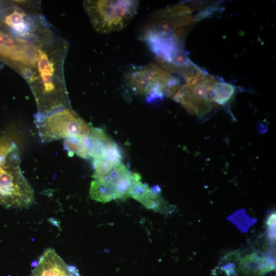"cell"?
Here are the masks:
<instances>
[{
    "mask_svg": "<svg viewBox=\"0 0 276 276\" xmlns=\"http://www.w3.org/2000/svg\"><path fill=\"white\" fill-rule=\"evenodd\" d=\"M235 88L229 84L217 81L213 89V99L217 105H224L233 97Z\"/></svg>",
    "mask_w": 276,
    "mask_h": 276,
    "instance_id": "12",
    "label": "cell"
},
{
    "mask_svg": "<svg viewBox=\"0 0 276 276\" xmlns=\"http://www.w3.org/2000/svg\"><path fill=\"white\" fill-rule=\"evenodd\" d=\"M141 178L139 174L133 173L129 197L138 201L147 209L156 212H165L167 204L160 196L159 191L142 182Z\"/></svg>",
    "mask_w": 276,
    "mask_h": 276,
    "instance_id": "8",
    "label": "cell"
},
{
    "mask_svg": "<svg viewBox=\"0 0 276 276\" xmlns=\"http://www.w3.org/2000/svg\"><path fill=\"white\" fill-rule=\"evenodd\" d=\"M16 149L17 148L15 143L9 139L5 137H0V163Z\"/></svg>",
    "mask_w": 276,
    "mask_h": 276,
    "instance_id": "15",
    "label": "cell"
},
{
    "mask_svg": "<svg viewBox=\"0 0 276 276\" xmlns=\"http://www.w3.org/2000/svg\"><path fill=\"white\" fill-rule=\"evenodd\" d=\"M35 123L42 142L75 136H88L90 127L71 107L58 110L47 116L35 117Z\"/></svg>",
    "mask_w": 276,
    "mask_h": 276,
    "instance_id": "5",
    "label": "cell"
},
{
    "mask_svg": "<svg viewBox=\"0 0 276 276\" xmlns=\"http://www.w3.org/2000/svg\"><path fill=\"white\" fill-rule=\"evenodd\" d=\"M88 137L89 141V156L94 159L106 160V147L113 141L102 129L93 127H90Z\"/></svg>",
    "mask_w": 276,
    "mask_h": 276,
    "instance_id": "9",
    "label": "cell"
},
{
    "mask_svg": "<svg viewBox=\"0 0 276 276\" xmlns=\"http://www.w3.org/2000/svg\"><path fill=\"white\" fill-rule=\"evenodd\" d=\"M18 150L10 153L0 163V204L27 208L34 200V193L22 174Z\"/></svg>",
    "mask_w": 276,
    "mask_h": 276,
    "instance_id": "2",
    "label": "cell"
},
{
    "mask_svg": "<svg viewBox=\"0 0 276 276\" xmlns=\"http://www.w3.org/2000/svg\"><path fill=\"white\" fill-rule=\"evenodd\" d=\"M89 196L91 199L103 203L117 199L114 189L111 184L95 179L90 183Z\"/></svg>",
    "mask_w": 276,
    "mask_h": 276,
    "instance_id": "10",
    "label": "cell"
},
{
    "mask_svg": "<svg viewBox=\"0 0 276 276\" xmlns=\"http://www.w3.org/2000/svg\"><path fill=\"white\" fill-rule=\"evenodd\" d=\"M95 172L94 176H102L107 175L113 167L107 160L96 159L93 162Z\"/></svg>",
    "mask_w": 276,
    "mask_h": 276,
    "instance_id": "14",
    "label": "cell"
},
{
    "mask_svg": "<svg viewBox=\"0 0 276 276\" xmlns=\"http://www.w3.org/2000/svg\"><path fill=\"white\" fill-rule=\"evenodd\" d=\"M137 1H85L84 7L98 32L105 34L124 28L136 13Z\"/></svg>",
    "mask_w": 276,
    "mask_h": 276,
    "instance_id": "3",
    "label": "cell"
},
{
    "mask_svg": "<svg viewBox=\"0 0 276 276\" xmlns=\"http://www.w3.org/2000/svg\"><path fill=\"white\" fill-rule=\"evenodd\" d=\"M191 13L185 6H175L156 12L145 27L143 40L148 45L162 42L183 44L187 27L194 22Z\"/></svg>",
    "mask_w": 276,
    "mask_h": 276,
    "instance_id": "1",
    "label": "cell"
},
{
    "mask_svg": "<svg viewBox=\"0 0 276 276\" xmlns=\"http://www.w3.org/2000/svg\"><path fill=\"white\" fill-rule=\"evenodd\" d=\"M106 159L113 167L122 164V155L117 144L113 141L106 147Z\"/></svg>",
    "mask_w": 276,
    "mask_h": 276,
    "instance_id": "13",
    "label": "cell"
},
{
    "mask_svg": "<svg viewBox=\"0 0 276 276\" xmlns=\"http://www.w3.org/2000/svg\"><path fill=\"white\" fill-rule=\"evenodd\" d=\"M217 81L206 75L190 80L178 89L173 99L189 113L202 117L217 106L213 99Z\"/></svg>",
    "mask_w": 276,
    "mask_h": 276,
    "instance_id": "6",
    "label": "cell"
},
{
    "mask_svg": "<svg viewBox=\"0 0 276 276\" xmlns=\"http://www.w3.org/2000/svg\"><path fill=\"white\" fill-rule=\"evenodd\" d=\"M63 144L70 156L75 154L80 157L86 158L89 156V141L88 136L67 138L64 140Z\"/></svg>",
    "mask_w": 276,
    "mask_h": 276,
    "instance_id": "11",
    "label": "cell"
},
{
    "mask_svg": "<svg viewBox=\"0 0 276 276\" xmlns=\"http://www.w3.org/2000/svg\"><path fill=\"white\" fill-rule=\"evenodd\" d=\"M129 87L136 94L151 101L173 97L179 87L178 80L169 72L155 63H148L129 72L126 76Z\"/></svg>",
    "mask_w": 276,
    "mask_h": 276,
    "instance_id": "4",
    "label": "cell"
},
{
    "mask_svg": "<svg viewBox=\"0 0 276 276\" xmlns=\"http://www.w3.org/2000/svg\"><path fill=\"white\" fill-rule=\"evenodd\" d=\"M238 252L234 257L235 276H263L275 269L273 260L256 251Z\"/></svg>",
    "mask_w": 276,
    "mask_h": 276,
    "instance_id": "7",
    "label": "cell"
}]
</instances>
